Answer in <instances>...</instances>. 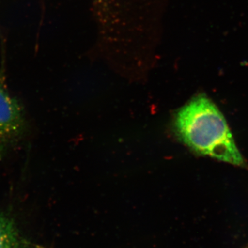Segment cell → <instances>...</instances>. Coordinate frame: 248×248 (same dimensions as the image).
Returning <instances> with one entry per match:
<instances>
[{
  "mask_svg": "<svg viewBox=\"0 0 248 248\" xmlns=\"http://www.w3.org/2000/svg\"><path fill=\"white\" fill-rule=\"evenodd\" d=\"M173 127L177 138L196 153L235 166L244 164L224 117L205 94L177 111Z\"/></svg>",
  "mask_w": 248,
  "mask_h": 248,
  "instance_id": "cell-1",
  "label": "cell"
},
{
  "mask_svg": "<svg viewBox=\"0 0 248 248\" xmlns=\"http://www.w3.org/2000/svg\"><path fill=\"white\" fill-rule=\"evenodd\" d=\"M27 129L22 104L0 79V161L22 141Z\"/></svg>",
  "mask_w": 248,
  "mask_h": 248,
  "instance_id": "cell-2",
  "label": "cell"
},
{
  "mask_svg": "<svg viewBox=\"0 0 248 248\" xmlns=\"http://www.w3.org/2000/svg\"><path fill=\"white\" fill-rule=\"evenodd\" d=\"M0 248H32L14 218L0 208Z\"/></svg>",
  "mask_w": 248,
  "mask_h": 248,
  "instance_id": "cell-3",
  "label": "cell"
}]
</instances>
